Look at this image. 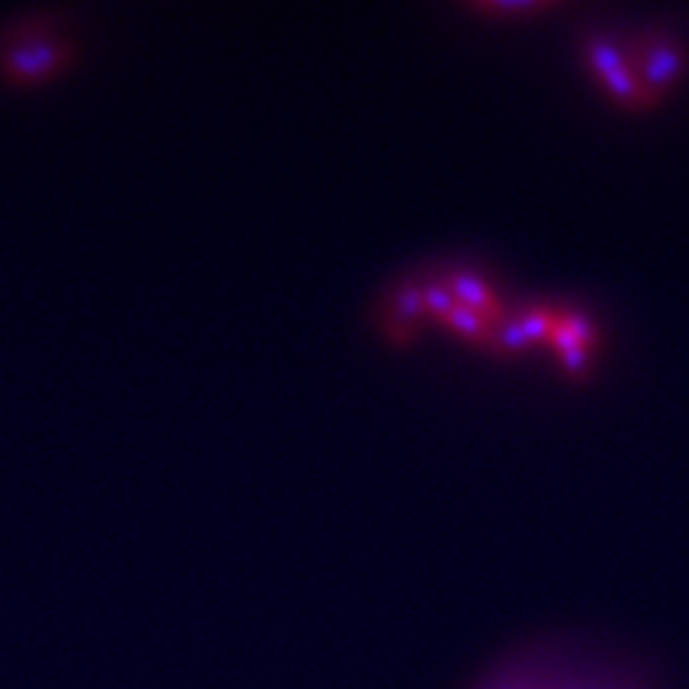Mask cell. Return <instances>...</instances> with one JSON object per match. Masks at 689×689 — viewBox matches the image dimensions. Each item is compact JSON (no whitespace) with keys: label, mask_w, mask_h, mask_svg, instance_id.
<instances>
[{"label":"cell","mask_w":689,"mask_h":689,"mask_svg":"<svg viewBox=\"0 0 689 689\" xmlns=\"http://www.w3.org/2000/svg\"><path fill=\"white\" fill-rule=\"evenodd\" d=\"M80 57L77 36L62 16L23 13L0 29V80L41 85L64 75Z\"/></svg>","instance_id":"cell-1"},{"label":"cell","mask_w":689,"mask_h":689,"mask_svg":"<svg viewBox=\"0 0 689 689\" xmlns=\"http://www.w3.org/2000/svg\"><path fill=\"white\" fill-rule=\"evenodd\" d=\"M587 57H590V62L598 69L600 80L608 85V90L621 103H649V100H656V92L649 90L636 72H628L626 62L603 39H590Z\"/></svg>","instance_id":"cell-2"},{"label":"cell","mask_w":689,"mask_h":689,"mask_svg":"<svg viewBox=\"0 0 689 689\" xmlns=\"http://www.w3.org/2000/svg\"><path fill=\"white\" fill-rule=\"evenodd\" d=\"M682 67V54H679L677 46H654L644 59V85L649 90L656 92L659 85H667L669 80H674Z\"/></svg>","instance_id":"cell-3"},{"label":"cell","mask_w":689,"mask_h":689,"mask_svg":"<svg viewBox=\"0 0 689 689\" xmlns=\"http://www.w3.org/2000/svg\"><path fill=\"white\" fill-rule=\"evenodd\" d=\"M455 289L460 291L462 297L470 302V307L473 309H490V312H498L496 309V302H493V297H488L483 289H480L478 281L473 279H455Z\"/></svg>","instance_id":"cell-4"},{"label":"cell","mask_w":689,"mask_h":689,"mask_svg":"<svg viewBox=\"0 0 689 689\" xmlns=\"http://www.w3.org/2000/svg\"><path fill=\"white\" fill-rule=\"evenodd\" d=\"M485 11H544L549 8V3H485Z\"/></svg>","instance_id":"cell-5"}]
</instances>
